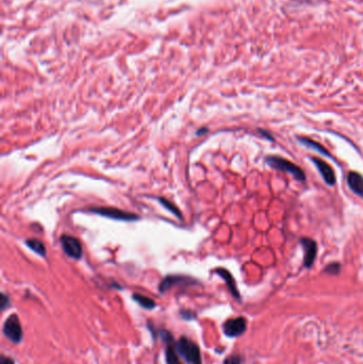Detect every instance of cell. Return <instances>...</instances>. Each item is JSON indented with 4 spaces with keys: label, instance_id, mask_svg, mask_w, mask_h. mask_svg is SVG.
I'll return each mask as SVG.
<instances>
[{
    "label": "cell",
    "instance_id": "2e32d148",
    "mask_svg": "<svg viewBox=\"0 0 363 364\" xmlns=\"http://www.w3.org/2000/svg\"><path fill=\"white\" fill-rule=\"evenodd\" d=\"M158 200L160 201V203H161V205H163L166 209H168L169 211H170V212L173 213L174 215H176L177 218H182V214H181V212H180V210L178 209V208H176V207L173 205V203L169 202V200H166L165 198H158Z\"/></svg>",
    "mask_w": 363,
    "mask_h": 364
},
{
    "label": "cell",
    "instance_id": "277c9868",
    "mask_svg": "<svg viewBox=\"0 0 363 364\" xmlns=\"http://www.w3.org/2000/svg\"><path fill=\"white\" fill-rule=\"evenodd\" d=\"M89 211L102 215L104 218H109L112 219H118V220H135L139 219V217L137 214L126 212L124 210H120L116 208H109V207H100V208H91Z\"/></svg>",
    "mask_w": 363,
    "mask_h": 364
},
{
    "label": "cell",
    "instance_id": "5bb4252c",
    "mask_svg": "<svg viewBox=\"0 0 363 364\" xmlns=\"http://www.w3.org/2000/svg\"><path fill=\"white\" fill-rule=\"evenodd\" d=\"M26 245L28 246V247L33 250L34 252H36V254L42 256V257H45L46 256V247L45 245L43 242H41L40 240H36V239H28L26 241Z\"/></svg>",
    "mask_w": 363,
    "mask_h": 364
},
{
    "label": "cell",
    "instance_id": "9a60e30c",
    "mask_svg": "<svg viewBox=\"0 0 363 364\" xmlns=\"http://www.w3.org/2000/svg\"><path fill=\"white\" fill-rule=\"evenodd\" d=\"M132 298L138 302V304L142 307V308H145V309H153V308L156 307V302L155 300H152L151 298L147 297V296H144V295H141V294H133L132 295Z\"/></svg>",
    "mask_w": 363,
    "mask_h": 364
},
{
    "label": "cell",
    "instance_id": "ffe728a7",
    "mask_svg": "<svg viewBox=\"0 0 363 364\" xmlns=\"http://www.w3.org/2000/svg\"><path fill=\"white\" fill-rule=\"evenodd\" d=\"M0 299H1L0 300V307H1V310H4L10 304V299L4 293H1V298Z\"/></svg>",
    "mask_w": 363,
    "mask_h": 364
},
{
    "label": "cell",
    "instance_id": "52a82bcc",
    "mask_svg": "<svg viewBox=\"0 0 363 364\" xmlns=\"http://www.w3.org/2000/svg\"><path fill=\"white\" fill-rule=\"evenodd\" d=\"M300 244L305 249V257H304V264L306 267H311L313 263H315V257L317 254V245L315 240L309 238L300 239Z\"/></svg>",
    "mask_w": 363,
    "mask_h": 364
},
{
    "label": "cell",
    "instance_id": "ac0fdd59",
    "mask_svg": "<svg viewBox=\"0 0 363 364\" xmlns=\"http://www.w3.org/2000/svg\"><path fill=\"white\" fill-rule=\"evenodd\" d=\"M180 315L182 318L187 319V320H191V319H194L196 317V314L192 311L190 310H181L180 311Z\"/></svg>",
    "mask_w": 363,
    "mask_h": 364
},
{
    "label": "cell",
    "instance_id": "8fae6325",
    "mask_svg": "<svg viewBox=\"0 0 363 364\" xmlns=\"http://www.w3.org/2000/svg\"><path fill=\"white\" fill-rule=\"evenodd\" d=\"M215 271H217V273L221 277V278L225 280L226 285L228 286L231 294L235 296L236 298H240V294H239V291H238L237 286H236V281H235V279H233V277L229 273V271L225 269V268H218Z\"/></svg>",
    "mask_w": 363,
    "mask_h": 364
},
{
    "label": "cell",
    "instance_id": "8992f818",
    "mask_svg": "<svg viewBox=\"0 0 363 364\" xmlns=\"http://www.w3.org/2000/svg\"><path fill=\"white\" fill-rule=\"evenodd\" d=\"M246 327H247V323L244 317H236V318H230L226 320L223 330L227 337L230 338H237L240 337L245 332Z\"/></svg>",
    "mask_w": 363,
    "mask_h": 364
},
{
    "label": "cell",
    "instance_id": "7402d4cb",
    "mask_svg": "<svg viewBox=\"0 0 363 364\" xmlns=\"http://www.w3.org/2000/svg\"><path fill=\"white\" fill-rule=\"evenodd\" d=\"M207 130H208V129H206V128H202V129H200V132H197V134L198 135H200V134H202V133H206L207 132Z\"/></svg>",
    "mask_w": 363,
    "mask_h": 364
},
{
    "label": "cell",
    "instance_id": "d6986e66",
    "mask_svg": "<svg viewBox=\"0 0 363 364\" xmlns=\"http://www.w3.org/2000/svg\"><path fill=\"white\" fill-rule=\"evenodd\" d=\"M241 363V358L239 356H229L224 361V364H240Z\"/></svg>",
    "mask_w": 363,
    "mask_h": 364
},
{
    "label": "cell",
    "instance_id": "7a4b0ae2",
    "mask_svg": "<svg viewBox=\"0 0 363 364\" xmlns=\"http://www.w3.org/2000/svg\"><path fill=\"white\" fill-rule=\"evenodd\" d=\"M266 161L268 164V166H270L272 169L287 171L289 174H291L297 181H305L306 176L304 170L296 164L289 161V160L278 156H269L266 158Z\"/></svg>",
    "mask_w": 363,
    "mask_h": 364
},
{
    "label": "cell",
    "instance_id": "3957f363",
    "mask_svg": "<svg viewBox=\"0 0 363 364\" xmlns=\"http://www.w3.org/2000/svg\"><path fill=\"white\" fill-rule=\"evenodd\" d=\"M3 335L7 337L9 340L14 343H20L23 339V328L21 325L20 317L16 314H12L9 316L3 324Z\"/></svg>",
    "mask_w": 363,
    "mask_h": 364
},
{
    "label": "cell",
    "instance_id": "5b68a950",
    "mask_svg": "<svg viewBox=\"0 0 363 364\" xmlns=\"http://www.w3.org/2000/svg\"><path fill=\"white\" fill-rule=\"evenodd\" d=\"M61 245L65 254L73 259H80L82 257V246L79 240L72 236L61 237Z\"/></svg>",
    "mask_w": 363,
    "mask_h": 364
},
{
    "label": "cell",
    "instance_id": "30bf717a",
    "mask_svg": "<svg viewBox=\"0 0 363 364\" xmlns=\"http://www.w3.org/2000/svg\"><path fill=\"white\" fill-rule=\"evenodd\" d=\"M195 283L194 279H190L188 277H183V276H168L161 281L159 286V291L160 292H166L168 290H169L171 287H174L177 283Z\"/></svg>",
    "mask_w": 363,
    "mask_h": 364
},
{
    "label": "cell",
    "instance_id": "4fadbf2b",
    "mask_svg": "<svg viewBox=\"0 0 363 364\" xmlns=\"http://www.w3.org/2000/svg\"><path fill=\"white\" fill-rule=\"evenodd\" d=\"M165 360L168 364H181L175 345L171 342L169 343L165 349Z\"/></svg>",
    "mask_w": 363,
    "mask_h": 364
},
{
    "label": "cell",
    "instance_id": "ba28073f",
    "mask_svg": "<svg viewBox=\"0 0 363 364\" xmlns=\"http://www.w3.org/2000/svg\"><path fill=\"white\" fill-rule=\"evenodd\" d=\"M312 162L315 164L318 171L321 172V175L325 180V182L327 183L328 186H335L337 178H336L335 171L334 170H332L331 166L327 162H325L324 160L319 159V158H312Z\"/></svg>",
    "mask_w": 363,
    "mask_h": 364
},
{
    "label": "cell",
    "instance_id": "44dd1931",
    "mask_svg": "<svg viewBox=\"0 0 363 364\" xmlns=\"http://www.w3.org/2000/svg\"><path fill=\"white\" fill-rule=\"evenodd\" d=\"M1 364H15V361L10 357H1Z\"/></svg>",
    "mask_w": 363,
    "mask_h": 364
},
{
    "label": "cell",
    "instance_id": "6da1fadb",
    "mask_svg": "<svg viewBox=\"0 0 363 364\" xmlns=\"http://www.w3.org/2000/svg\"><path fill=\"white\" fill-rule=\"evenodd\" d=\"M175 347L178 355L188 364H202L198 345L189 338H180V340L175 344Z\"/></svg>",
    "mask_w": 363,
    "mask_h": 364
},
{
    "label": "cell",
    "instance_id": "e0dca14e",
    "mask_svg": "<svg viewBox=\"0 0 363 364\" xmlns=\"http://www.w3.org/2000/svg\"><path fill=\"white\" fill-rule=\"evenodd\" d=\"M325 271L328 274H331V275H337L340 271V264L337 263V262L331 263V264L328 265V267H326Z\"/></svg>",
    "mask_w": 363,
    "mask_h": 364
},
{
    "label": "cell",
    "instance_id": "7c38bea8",
    "mask_svg": "<svg viewBox=\"0 0 363 364\" xmlns=\"http://www.w3.org/2000/svg\"><path fill=\"white\" fill-rule=\"evenodd\" d=\"M298 141L300 142L301 144H304L305 146H307L308 148H310V149H315L316 150L317 152L321 153V155L323 156H326V157H331V155L329 153V151H327L325 149V147L322 146L319 143H317V142L313 141V140H310V139H307V138H304V137H298L297 138Z\"/></svg>",
    "mask_w": 363,
    "mask_h": 364
},
{
    "label": "cell",
    "instance_id": "9c48e42d",
    "mask_svg": "<svg viewBox=\"0 0 363 364\" xmlns=\"http://www.w3.org/2000/svg\"><path fill=\"white\" fill-rule=\"evenodd\" d=\"M347 184L355 194L363 197V176L358 171H349L347 175Z\"/></svg>",
    "mask_w": 363,
    "mask_h": 364
}]
</instances>
